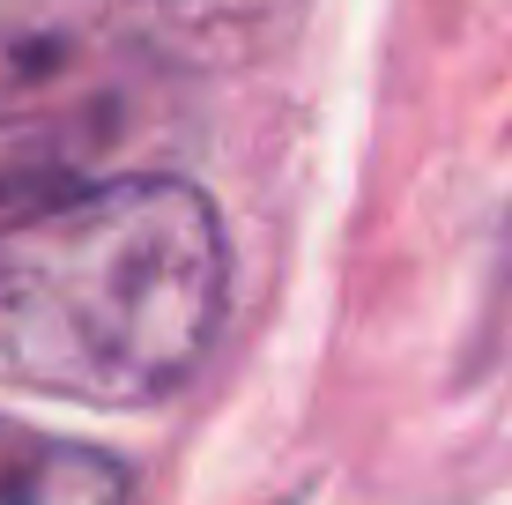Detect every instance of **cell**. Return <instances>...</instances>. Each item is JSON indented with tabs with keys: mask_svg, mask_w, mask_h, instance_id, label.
<instances>
[{
	"mask_svg": "<svg viewBox=\"0 0 512 505\" xmlns=\"http://www.w3.org/2000/svg\"><path fill=\"white\" fill-rule=\"evenodd\" d=\"M231 305L216 201L134 171L0 223V379L60 402L156 409L201 379Z\"/></svg>",
	"mask_w": 512,
	"mask_h": 505,
	"instance_id": "1",
	"label": "cell"
},
{
	"mask_svg": "<svg viewBox=\"0 0 512 505\" xmlns=\"http://www.w3.org/2000/svg\"><path fill=\"white\" fill-rule=\"evenodd\" d=\"M164 0H0V119L149 45Z\"/></svg>",
	"mask_w": 512,
	"mask_h": 505,
	"instance_id": "2",
	"label": "cell"
},
{
	"mask_svg": "<svg viewBox=\"0 0 512 505\" xmlns=\"http://www.w3.org/2000/svg\"><path fill=\"white\" fill-rule=\"evenodd\" d=\"M0 505H134V483L82 439L0 424Z\"/></svg>",
	"mask_w": 512,
	"mask_h": 505,
	"instance_id": "3",
	"label": "cell"
}]
</instances>
